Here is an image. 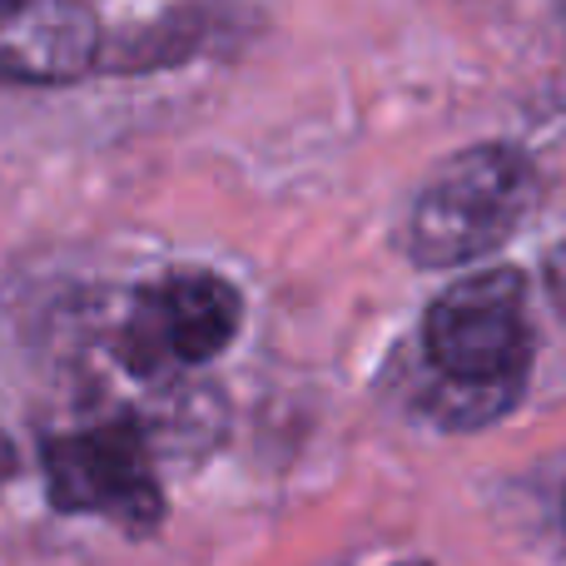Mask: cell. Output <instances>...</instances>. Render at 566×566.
Wrapping results in <instances>:
<instances>
[{
	"label": "cell",
	"instance_id": "obj_1",
	"mask_svg": "<svg viewBox=\"0 0 566 566\" xmlns=\"http://www.w3.org/2000/svg\"><path fill=\"white\" fill-rule=\"evenodd\" d=\"M532 373L527 283L517 269H482L432 298L422 318L418 408L442 428H482L512 412Z\"/></svg>",
	"mask_w": 566,
	"mask_h": 566
},
{
	"label": "cell",
	"instance_id": "obj_2",
	"mask_svg": "<svg viewBox=\"0 0 566 566\" xmlns=\"http://www.w3.org/2000/svg\"><path fill=\"white\" fill-rule=\"evenodd\" d=\"M542 175L512 145H472L418 189L408 254L422 269H462L497 254L537 209Z\"/></svg>",
	"mask_w": 566,
	"mask_h": 566
},
{
	"label": "cell",
	"instance_id": "obj_3",
	"mask_svg": "<svg viewBox=\"0 0 566 566\" xmlns=\"http://www.w3.org/2000/svg\"><path fill=\"white\" fill-rule=\"evenodd\" d=\"M239 323H244V303L234 283L205 269H179L145 283L129 298L115 328V353L135 378L169 382L214 363L234 343Z\"/></svg>",
	"mask_w": 566,
	"mask_h": 566
},
{
	"label": "cell",
	"instance_id": "obj_4",
	"mask_svg": "<svg viewBox=\"0 0 566 566\" xmlns=\"http://www.w3.org/2000/svg\"><path fill=\"white\" fill-rule=\"evenodd\" d=\"M45 482L60 512L109 517L125 532H149L165 517V492L135 418H105L95 428L50 438Z\"/></svg>",
	"mask_w": 566,
	"mask_h": 566
},
{
	"label": "cell",
	"instance_id": "obj_5",
	"mask_svg": "<svg viewBox=\"0 0 566 566\" xmlns=\"http://www.w3.org/2000/svg\"><path fill=\"white\" fill-rule=\"evenodd\" d=\"M105 30L85 0H0V85H70L99 65Z\"/></svg>",
	"mask_w": 566,
	"mask_h": 566
},
{
	"label": "cell",
	"instance_id": "obj_6",
	"mask_svg": "<svg viewBox=\"0 0 566 566\" xmlns=\"http://www.w3.org/2000/svg\"><path fill=\"white\" fill-rule=\"evenodd\" d=\"M10 462H15V458H10V442H6V438H0V482H6V478H10Z\"/></svg>",
	"mask_w": 566,
	"mask_h": 566
},
{
	"label": "cell",
	"instance_id": "obj_7",
	"mask_svg": "<svg viewBox=\"0 0 566 566\" xmlns=\"http://www.w3.org/2000/svg\"><path fill=\"white\" fill-rule=\"evenodd\" d=\"M557 6H562V20H566V0H557Z\"/></svg>",
	"mask_w": 566,
	"mask_h": 566
},
{
	"label": "cell",
	"instance_id": "obj_8",
	"mask_svg": "<svg viewBox=\"0 0 566 566\" xmlns=\"http://www.w3.org/2000/svg\"><path fill=\"white\" fill-rule=\"evenodd\" d=\"M408 566H418V562H408Z\"/></svg>",
	"mask_w": 566,
	"mask_h": 566
}]
</instances>
